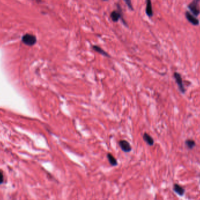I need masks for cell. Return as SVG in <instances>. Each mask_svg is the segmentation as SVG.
Instances as JSON below:
<instances>
[{"label": "cell", "instance_id": "obj_1", "mask_svg": "<svg viewBox=\"0 0 200 200\" xmlns=\"http://www.w3.org/2000/svg\"><path fill=\"white\" fill-rule=\"evenodd\" d=\"M116 7H117V10H114L111 12L110 14V18L112 19V21L114 22H117L119 19L121 20L123 24L126 27H128V25L127 24V22L124 19V15H123V12L122 10V8L119 4H116Z\"/></svg>", "mask_w": 200, "mask_h": 200}, {"label": "cell", "instance_id": "obj_2", "mask_svg": "<svg viewBox=\"0 0 200 200\" xmlns=\"http://www.w3.org/2000/svg\"><path fill=\"white\" fill-rule=\"evenodd\" d=\"M22 42L29 46H32L36 43L37 39L35 35L30 33H27L22 36Z\"/></svg>", "mask_w": 200, "mask_h": 200}, {"label": "cell", "instance_id": "obj_3", "mask_svg": "<svg viewBox=\"0 0 200 200\" xmlns=\"http://www.w3.org/2000/svg\"><path fill=\"white\" fill-rule=\"evenodd\" d=\"M200 0H193V1L188 5V8L190 9V11L194 16H197L200 14L199 2Z\"/></svg>", "mask_w": 200, "mask_h": 200}, {"label": "cell", "instance_id": "obj_4", "mask_svg": "<svg viewBox=\"0 0 200 200\" xmlns=\"http://www.w3.org/2000/svg\"><path fill=\"white\" fill-rule=\"evenodd\" d=\"M118 144L122 150L125 153L130 152L132 149L130 144L126 140H121L119 141Z\"/></svg>", "mask_w": 200, "mask_h": 200}, {"label": "cell", "instance_id": "obj_5", "mask_svg": "<svg viewBox=\"0 0 200 200\" xmlns=\"http://www.w3.org/2000/svg\"><path fill=\"white\" fill-rule=\"evenodd\" d=\"M174 79H175V80L176 81V83L178 85L179 90H180V91L182 93H184L185 91H186V90H185V88H184L183 83V80H182V78L181 77V75L178 73H174Z\"/></svg>", "mask_w": 200, "mask_h": 200}, {"label": "cell", "instance_id": "obj_6", "mask_svg": "<svg viewBox=\"0 0 200 200\" xmlns=\"http://www.w3.org/2000/svg\"><path fill=\"white\" fill-rule=\"evenodd\" d=\"M186 17L187 19L193 25H199L200 24L199 20L195 17L193 14L190 13L189 12H186Z\"/></svg>", "mask_w": 200, "mask_h": 200}, {"label": "cell", "instance_id": "obj_7", "mask_svg": "<svg viewBox=\"0 0 200 200\" xmlns=\"http://www.w3.org/2000/svg\"><path fill=\"white\" fill-rule=\"evenodd\" d=\"M173 190L176 194H177L180 197H183L186 193L185 188L178 184H174L173 185Z\"/></svg>", "mask_w": 200, "mask_h": 200}, {"label": "cell", "instance_id": "obj_8", "mask_svg": "<svg viewBox=\"0 0 200 200\" xmlns=\"http://www.w3.org/2000/svg\"><path fill=\"white\" fill-rule=\"evenodd\" d=\"M146 14L149 18H151L153 16V11L152 8V4L151 0H146Z\"/></svg>", "mask_w": 200, "mask_h": 200}, {"label": "cell", "instance_id": "obj_9", "mask_svg": "<svg viewBox=\"0 0 200 200\" xmlns=\"http://www.w3.org/2000/svg\"><path fill=\"white\" fill-rule=\"evenodd\" d=\"M92 49L96 52H97L98 53H99L100 55L105 56V57H110V55L107 52H105L104 50H103L101 47L97 45H93L92 46Z\"/></svg>", "mask_w": 200, "mask_h": 200}, {"label": "cell", "instance_id": "obj_10", "mask_svg": "<svg viewBox=\"0 0 200 200\" xmlns=\"http://www.w3.org/2000/svg\"><path fill=\"white\" fill-rule=\"evenodd\" d=\"M143 141L149 146H153L154 144V139L153 138L149 135L147 133H144L143 135Z\"/></svg>", "mask_w": 200, "mask_h": 200}, {"label": "cell", "instance_id": "obj_11", "mask_svg": "<svg viewBox=\"0 0 200 200\" xmlns=\"http://www.w3.org/2000/svg\"><path fill=\"white\" fill-rule=\"evenodd\" d=\"M107 159L108 160L110 163V164L112 166H116L118 165V161L116 159V158L110 153H108L107 154Z\"/></svg>", "mask_w": 200, "mask_h": 200}, {"label": "cell", "instance_id": "obj_12", "mask_svg": "<svg viewBox=\"0 0 200 200\" xmlns=\"http://www.w3.org/2000/svg\"><path fill=\"white\" fill-rule=\"evenodd\" d=\"M186 144L188 149H193L196 146V142L193 140L188 139V140L186 141Z\"/></svg>", "mask_w": 200, "mask_h": 200}, {"label": "cell", "instance_id": "obj_13", "mask_svg": "<svg viewBox=\"0 0 200 200\" xmlns=\"http://www.w3.org/2000/svg\"><path fill=\"white\" fill-rule=\"evenodd\" d=\"M125 4H127V7H128L129 9L130 10V11H133L134 9H133V7L132 5V1L131 0H123Z\"/></svg>", "mask_w": 200, "mask_h": 200}, {"label": "cell", "instance_id": "obj_14", "mask_svg": "<svg viewBox=\"0 0 200 200\" xmlns=\"http://www.w3.org/2000/svg\"><path fill=\"white\" fill-rule=\"evenodd\" d=\"M4 181V175L2 172L0 171V184H2Z\"/></svg>", "mask_w": 200, "mask_h": 200}, {"label": "cell", "instance_id": "obj_15", "mask_svg": "<svg viewBox=\"0 0 200 200\" xmlns=\"http://www.w3.org/2000/svg\"><path fill=\"white\" fill-rule=\"evenodd\" d=\"M102 1H108V0H102Z\"/></svg>", "mask_w": 200, "mask_h": 200}, {"label": "cell", "instance_id": "obj_16", "mask_svg": "<svg viewBox=\"0 0 200 200\" xmlns=\"http://www.w3.org/2000/svg\"></svg>", "mask_w": 200, "mask_h": 200}]
</instances>
